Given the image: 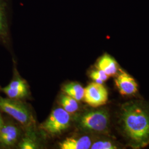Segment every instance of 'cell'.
<instances>
[{"instance_id": "6da1fadb", "label": "cell", "mask_w": 149, "mask_h": 149, "mask_svg": "<svg viewBox=\"0 0 149 149\" xmlns=\"http://www.w3.org/2000/svg\"><path fill=\"white\" fill-rule=\"evenodd\" d=\"M118 128L128 146L143 149L149 145V102L135 100L127 102L118 113Z\"/></svg>"}, {"instance_id": "7a4b0ae2", "label": "cell", "mask_w": 149, "mask_h": 149, "mask_svg": "<svg viewBox=\"0 0 149 149\" xmlns=\"http://www.w3.org/2000/svg\"><path fill=\"white\" fill-rule=\"evenodd\" d=\"M77 127L87 133L108 135L111 124V115L106 108H97L86 111L76 119Z\"/></svg>"}, {"instance_id": "3957f363", "label": "cell", "mask_w": 149, "mask_h": 149, "mask_svg": "<svg viewBox=\"0 0 149 149\" xmlns=\"http://www.w3.org/2000/svg\"><path fill=\"white\" fill-rule=\"evenodd\" d=\"M70 122V114L63 108H58L52 111L42 127L48 133L55 135L62 133L69 128Z\"/></svg>"}, {"instance_id": "277c9868", "label": "cell", "mask_w": 149, "mask_h": 149, "mask_svg": "<svg viewBox=\"0 0 149 149\" xmlns=\"http://www.w3.org/2000/svg\"><path fill=\"white\" fill-rule=\"evenodd\" d=\"M0 110L7 113L24 125H28L31 122L32 116L27 107L14 99L0 97Z\"/></svg>"}, {"instance_id": "5b68a950", "label": "cell", "mask_w": 149, "mask_h": 149, "mask_svg": "<svg viewBox=\"0 0 149 149\" xmlns=\"http://www.w3.org/2000/svg\"><path fill=\"white\" fill-rule=\"evenodd\" d=\"M108 99V91L102 84L94 82L85 88L84 100L92 107L98 108L104 106L106 104Z\"/></svg>"}, {"instance_id": "8992f818", "label": "cell", "mask_w": 149, "mask_h": 149, "mask_svg": "<svg viewBox=\"0 0 149 149\" xmlns=\"http://www.w3.org/2000/svg\"><path fill=\"white\" fill-rule=\"evenodd\" d=\"M115 84L123 96H132L138 90V85L133 77L127 72L119 69L116 75Z\"/></svg>"}, {"instance_id": "52a82bcc", "label": "cell", "mask_w": 149, "mask_h": 149, "mask_svg": "<svg viewBox=\"0 0 149 149\" xmlns=\"http://www.w3.org/2000/svg\"><path fill=\"white\" fill-rule=\"evenodd\" d=\"M9 0H0V40L6 43L9 36Z\"/></svg>"}, {"instance_id": "ba28073f", "label": "cell", "mask_w": 149, "mask_h": 149, "mask_svg": "<svg viewBox=\"0 0 149 149\" xmlns=\"http://www.w3.org/2000/svg\"><path fill=\"white\" fill-rule=\"evenodd\" d=\"M93 141L90 136L82 135L68 138L60 143L59 146L61 149H89Z\"/></svg>"}, {"instance_id": "9c48e42d", "label": "cell", "mask_w": 149, "mask_h": 149, "mask_svg": "<svg viewBox=\"0 0 149 149\" xmlns=\"http://www.w3.org/2000/svg\"><path fill=\"white\" fill-rule=\"evenodd\" d=\"M19 130L12 124L4 125L0 129V144L5 146L15 145L19 136Z\"/></svg>"}, {"instance_id": "30bf717a", "label": "cell", "mask_w": 149, "mask_h": 149, "mask_svg": "<svg viewBox=\"0 0 149 149\" xmlns=\"http://www.w3.org/2000/svg\"><path fill=\"white\" fill-rule=\"evenodd\" d=\"M97 69L103 71L109 77L116 76L119 70L116 60L107 54H104L98 59Z\"/></svg>"}, {"instance_id": "8fae6325", "label": "cell", "mask_w": 149, "mask_h": 149, "mask_svg": "<svg viewBox=\"0 0 149 149\" xmlns=\"http://www.w3.org/2000/svg\"><path fill=\"white\" fill-rule=\"evenodd\" d=\"M64 93L77 101L84 99L85 88L78 83L71 82L64 86L63 88Z\"/></svg>"}, {"instance_id": "7c38bea8", "label": "cell", "mask_w": 149, "mask_h": 149, "mask_svg": "<svg viewBox=\"0 0 149 149\" xmlns=\"http://www.w3.org/2000/svg\"><path fill=\"white\" fill-rule=\"evenodd\" d=\"M122 144L113 139L104 138L93 141L91 146V149H123Z\"/></svg>"}, {"instance_id": "4fadbf2b", "label": "cell", "mask_w": 149, "mask_h": 149, "mask_svg": "<svg viewBox=\"0 0 149 149\" xmlns=\"http://www.w3.org/2000/svg\"><path fill=\"white\" fill-rule=\"evenodd\" d=\"M60 104L65 111L69 114H73L79 109L78 101L68 95H64L60 97Z\"/></svg>"}, {"instance_id": "5bb4252c", "label": "cell", "mask_w": 149, "mask_h": 149, "mask_svg": "<svg viewBox=\"0 0 149 149\" xmlns=\"http://www.w3.org/2000/svg\"><path fill=\"white\" fill-rule=\"evenodd\" d=\"M2 90L7 96L12 99L21 98L26 96L28 93L27 88H11L8 86H6Z\"/></svg>"}, {"instance_id": "9a60e30c", "label": "cell", "mask_w": 149, "mask_h": 149, "mask_svg": "<svg viewBox=\"0 0 149 149\" xmlns=\"http://www.w3.org/2000/svg\"><path fill=\"white\" fill-rule=\"evenodd\" d=\"M20 149H37V144L36 140L32 134H28L22 140L19 145Z\"/></svg>"}, {"instance_id": "2e32d148", "label": "cell", "mask_w": 149, "mask_h": 149, "mask_svg": "<svg viewBox=\"0 0 149 149\" xmlns=\"http://www.w3.org/2000/svg\"><path fill=\"white\" fill-rule=\"evenodd\" d=\"M91 78L96 83L103 84V83L108 79L109 76L101 70H93L90 74Z\"/></svg>"}, {"instance_id": "e0dca14e", "label": "cell", "mask_w": 149, "mask_h": 149, "mask_svg": "<svg viewBox=\"0 0 149 149\" xmlns=\"http://www.w3.org/2000/svg\"><path fill=\"white\" fill-rule=\"evenodd\" d=\"M4 125H5V124H4V123H3V121L2 118L1 114H0V129L2 128V127H3Z\"/></svg>"}]
</instances>
